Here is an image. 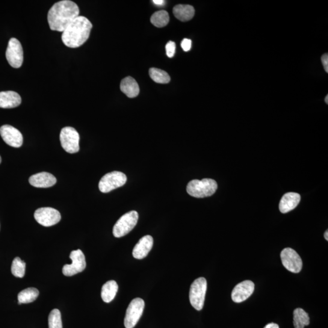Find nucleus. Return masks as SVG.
I'll return each mask as SVG.
<instances>
[{
  "mask_svg": "<svg viewBox=\"0 0 328 328\" xmlns=\"http://www.w3.org/2000/svg\"><path fill=\"white\" fill-rule=\"evenodd\" d=\"M79 8L75 2L70 0L56 3L50 9L48 22L52 31L63 32L73 21L79 16Z\"/></svg>",
  "mask_w": 328,
  "mask_h": 328,
  "instance_id": "obj_1",
  "label": "nucleus"
},
{
  "mask_svg": "<svg viewBox=\"0 0 328 328\" xmlns=\"http://www.w3.org/2000/svg\"><path fill=\"white\" fill-rule=\"evenodd\" d=\"M92 28V23L87 18L79 16L63 32L62 41L69 48H79L87 41Z\"/></svg>",
  "mask_w": 328,
  "mask_h": 328,
  "instance_id": "obj_2",
  "label": "nucleus"
},
{
  "mask_svg": "<svg viewBox=\"0 0 328 328\" xmlns=\"http://www.w3.org/2000/svg\"><path fill=\"white\" fill-rule=\"evenodd\" d=\"M218 188L217 182L212 179H194L188 182L187 191L190 196L197 199L211 196Z\"/></svg>",
  "mask_w": 328,
  "mask_h": 328,
  "instance_id": "obj_3",
  "label": "nucleus"
},
{
  "mask_svg": "<svg viewBox=\"0 0 328 328\" xmlns=\"http://www.w3.org/2000/svg\"><path fill=\"white\" fill-rule=\"evenodd\" d=\"M208 283L205 278L200 277L191 284L189 292V299L191 306L197 311H201L205 304Z\"/></svg>",
  "mask_w": 328,
  "mask_h": 328,
  "instance_id": "obj_4",
  "label": "nucleus"
},
{
  "mask_svg": "<svg viewBox=\"0 0 328 328\" xmlns=\"http://www.w3.org/2000/svg\"><path fill=\"white\" fill-rule=\"evenodd\" d=\"M138 218L139 215L136 211L129 212L122 216L113 227L115 237L120 238L128 234L137 226Z\"/></svg>",
  "mask_w": 328,
  "mask_h": 328,
  "instance_id": "obj_5",
  "label": "nucleus"
},
{
  "mask_svg": "<svg viewBox=\"0 0 328 328\" xmlns=\"http://www.w3.org/2000/svg\"><path fill=\"white\" fill-rule=\"evenodd\" d=\"M126 176L120 171H113L103 176L99 184V188L102 193L114 190L117 188L122 187L126 182Z\"/></svg>",
  "mask_w": 328,
  "mask_h": 328,
  "instance_id": "obj_6",
  "label": "nucleus"
},
{
  "mask_svg": "<svg viewBox=\"0 0 328 328\" xmlns=\"http://www.w3.org/2000/svg\"><path fill=\"white\" fill-rule=\"evenodd\" d=\"M60 140L61 147L67 152L73 154L79 152L80 137L73 127L67 126L61 129Z\"/></svg>",
  "mask_w": 328,
  "mask_h": 328,
  "instance_id": "obj_7",
  "label": "nucleus"
},
{
  "mask_svg": "<svg viewBox=\"0 0 328 328\" xmlns=\"http://www.w3.org/2000/svg\"><path fill=\"white\" fill-rule=\"evenodd\" d=\"M144 301L140 298H135L129 303L126 309L124 325L126 328H134L143 314Z\"/></svg>",
  "mask_w": 328,
  "mask_h": 328,
  "instance_id": "obj_8",
  "label": "nucleus"
},
{
  "mask_svg": "<svg viewBox=\"0 0 328 328\" xmlns=\"http://www.w3.org/2000/svg\"><path fill=\"white\" fill-rule=\"evenodd\" d=\"M280 256L284 267L291 273H299L302 270V259L295 250L285 248L281 252Z\"/></svg>",
  "mask_w": 328,
  "mask_h": 328,
  "instance_id": "obj_9",
  "label": "nucleus"
},
{
  "mask_svg": "<svg viewBox=\"0 0 328 328\" xmlns=\"http://www.w3.org/2000/svg\"><path fill=\"white\" fill-rule=\"evenodd\" d=\"M6 57L9 64L14 69H19L23 62V50L19 40L12 38L9 41Z\"/></svg>",
  "mask_w": 328,
  "mask_h": 328,
  "instance_id": "obj_10",
  "label": "nucleus"
},
{
  "mask_svg": "<svg viewBox=\"0 0 328 328\" xmlns=\"http://www.w3.org/2000/svg\"><path fill=\"white\" fill-rule=\"evenodd\" d=\"M70 258L72 260V264L64 265L62 270L64 276L72 277L85 270L87 264L85 256L81 250L72 251L70 254Z\"/></svg>",
  "mask_w": 328,
  "mask_h": 328,
  "instance_id": "obj_11",
  "label": "nucleus"
},
{
  "mask_svg": "<svg viewBox=\"0 0 328 328\" xmlns=\"http://www.w3.org/2000/svg\"><path fill=\"white\" fill-rule=\"evenodd\" d=\"M34 218L41 226L50 227L55 225L61 220V215L55 209L42 208L35 212Z\"/></svg>",
  "mask_w": 328,
  "mask_h": 328,
  "instance_id": "obj_12",
  "label": "nucleus"
},
{
  "mask_svg": "<svg viewBox=\"0 0 328 328\" xmlns=\"http://www.w3.org/2000/svg\"><path fill=\"white\" fill-rule=\"evenodd\" d=\"M0 135L9 146L19 148L22 146L23 138L19 129L10 125H3L0 128Z\"/></svg>",
  "mask_w": 328,
  "mask_h": 328,
  "instance_id": "obj_13",
  "label": "nucleus"
},
{
  "mask_svg": "<svg viewBox=\"0 0 328 328\" xmlns=\"http://www.w3.org/2000/svg\"><path fill=\"white\" fill-rule=\"evenodd\" d=\"M255 285L250 280H245L238 284L233 289L232 299L235 303L246 301L253 293Z\"/></svg>",
  "mask_w": 328,
  "mask_h": 328,
  "instance_id": "obj_14",
  "label": "nucleus"
},
{
  "mask_svg": "<svg viewBox=\"0 0 328 328\" xmlns=\"http://www.w3.org/2000/svg\"><path fill=\"white\" fill-rule=\"evenodd\" d=\"M30 184L37 188H48L54 185L57 179L52 174L47 172L38 173L30 177Z\"/></svg>",
  "mask_w": 328,
  "mask_h": 328,
  "instance_id": "obj_15",
  "label": "nucleus"
},
{
  "mask_svg": "<svg viewBox=\"0 0 328 328\" xmlns=\"http://www.w3.org/2000/svg\"><path fill=\"white\" fill-rule=\"evenodd\" d=\"M153 246V238L152 236H143L136 245L133 250L134 258L142 259L148 255Z\"/></svg>",
  "mask_w": 328,
  "mask_h": 328,
  "instance_id": "obj_16",
  "label": "nucleus"
},
{
  "mask_svg": "<svg viewBox=\"0 0 328 328\" xmlns=\"http://www.w3.org/2000/svg\"><path fill=\"white\" fill-rule=\"evenodd\" d=\"M301 200L300 195L294 192H289L283 195L279 205V209L282 214H286L297 208Z\"/></svg>",
  "mask_w": 328,
  "mask_h": 328,
  "instance_id": "obj_17",
  "label": "nucleus"
},
{
  "mask_svg": "<svg viewBox=\"0 0 328 328\" xmlns=\"http://www.w3.org/2000/svg\"><path fill=\"white\" fill-rule=\"evenodd\" d=\"M22 103V98L15 91H8L0 92V108H14L19 106Z\"/></svg>",
  "mask_w": 328,
  "mask_h": 328,
  "instance_id": "obj_18",
  "label": "nucleus"
},
{
  "mask_svg": "<svg viewBox=\"0 0 328 328\" xmlns=\"http://www.w3.org/2000/svg\"><path fill=\"white\" fill-rule=\"evenodd\" d=\"M120 90L129 98L137 97L140 93V87L135 79L132 77H127L120 83Z\"/></svg>",
  "mask_w": 328,
  "mask_h": 328,
  "instance_id": "obj_19",
  "label": "nucleus"
},
{
  "mask_svg": "<svg viewBox=\"0 0 328 328\" xmlns=\"http://www.w3.org/2000/svg\"><path fill=\"white\" fill-rule=\"evenodd\" d=\"M173 12L177 19L181 22H187L193 19L195 11L192 6L178 5L174 7Z\"/></svg>",
  "mask_w": 328,
  "mask_h": 328,
  "instance_id": "obj_20",
  "label": "nucleus"
},
{
  "mask_svg": "<svg viewBox=\"0 0 328 328\" xmlns=\"http://www.w3.org/2000/svg\"><path fill=\"white\" fill-rule=\"evenodd\" d=\"M118 291L117 283L114 280L108 281L102 286L101 297L105 303L111 302L114 299Z\"/></svg>",
  "mask_w": 328,
  "mask_h": 328,
  "instance_id": "obj_21",
  "label": "nucleus"
},
{
  "mask_svg": "<svg viewBox=\"0 0 328 328\" xmlns=\"http://www.w3.org/2000/svg\"><path fill=\"white\" fill-rule=\"evenodd\" d=\"M39 291L34 288H29L21 291L18 295L19 304H26L34 302L37 299Z\"/></svg>",
  "mask_w": 328,
  "mask_h": 328,
  "instance_id": "obj_22",
  "label": "nucleus"
},
{
  "mask_svg": "<svg viewBox=\"0 0 328 328\" xmlns=\"http://www.w3.org/2000/svg\"><path fill=\"white\" fill-rule=\"evenodd\" d=\"M310 323L308 313L303 309L297 308L294 311V325L295 328H304Z\"/></svg>",
  "mask_w": 328,
  "mask_h": 328,
  "instance_id": "obj_23",
  "label": "nucleus"
},
{
  "mask_svg": "<svg viewBox=\"0 0 328 328\" xmlns=\"http://www.w3.org/2000/svg\"><path fill=\"white\" fill-rule=\"evenodd\" d=\"M169 20V15L165 11L156 12L151 17V22L157 28H163L167 26Z\"/></svg>",
  "mask_w": 328,
  "mask_h": 328,
  "instance_id": "obj_24",
  "label": "nucleus"
},
{
  "mask_svg": "<svg viewBox=\"0 0 328 328\" xmlns=\"http://www.w3.org/2000/svg\"><path fill=\"white\" fill-rule=\"evenodd\" d=\"M150 78L158 84H166L170 82V77L165 71L152 68L149 70Z\"/></svg>",
  "mask_w": 328,
  "mask_h": 328,
  "instance_id": "obj_25",
  "label": "nucleus"
},
{
  "mask_svg": "<svg viewBox=\"0 0 328 328\" xmlns=\"http://www.w3.org/2000/svg\"><path fill=\"white\" fill-rule=\"evenodd\" d=\"M26 271V263L22 261L19 257H16L13 260L11 267V273L16 277L23 278L25 276Z\"/></svg>",
  "mask_w": 328,
  "mask_h": 328,
  "instance_id": "obj_26",
  "label": "nucleus"
},
{
  "mask_svg": "<svg viewBox=\"0 0 328 328\" xmlns=\"http://www.w3.org/2000/svg\"><path fill=\"white\" fill-rule=\"evenodd\" d=\"M49 328H63L61 313L57 309H53L48 317Z\"/></svg>",
  "mask_w": 328,
  "mask_h": 328,
  "instance_id": "obj_27",
  "label": "nucleus"
},
{
  "mask_svg": "<svg viewBox=\"0 0 328 328\" xmlns=\"http://www.w3.org/2000/svg\"><path fill=\"white\" fill-rule=\"evenodd\" d=\"M165 49H166V53L168 57L172 58L174 55V54H175V43L173 42L172 41H168L166 46H165Z\"/></svg>",
  "mask_w": 328,
  "mask_h": 328,
  "instance_id": "obj_28",
  "label": "nucleus"
},
{
  "mask_svg": "<svg viewBox=\"0 0 328 328\" xmlns=\"http://www.w3.org/2000/svg\"><path fill=\"white\" fill-rule=\"evenodd\" d=\"M181 47L182 49L185 52L190 51L191 48V40L188 39V38H184V39L182 41Z\"/></svg>",
  "mask_w": 328,
  "mask_h": 328,
  "instance_id": "obj_29",
  "label": "nucleus"
},
{
  "mask_svg": "<svg viewBox=\"0 0 328 328\" xmlns=\"http://www.w3.org/2000/svg\"><path fill=\"white\" fill-rule=\"evenodd\" d=\"M321 60L322 63H323L325 72H326L327 73H328V54H325L323 56H322Z\"/></svg>",
  "mask_w": 328,
  "mask_h": 328,
  "instance_id": "obj_30",
  "label": "nucleus"
},
{
  "mask_svg": "<svg viewBox=\"0 0 328 328\" xmlns=\"http://www.w3.org/2000/svg\"><path fill=\"white\" fill-rule=\"evenodd\" d=\"M264 328H280L279 325L274 323H271L266 325Z\"/></svg>",
  "mask_w": 328,
  "mask_h": 328,
  "instance_id": "obj_31",
  "label": "nucleus"
},
{
  "mask_svg": "<svg viewBox=\"0 0 328 328\" xmlns=\"http://www.w3.org/2000/svg\"><path fill=\"white\" fill-rule=\"evenodd\" d=\"M154 4L158 6H162L164 5L165 2L164 0H154L153 1Z\"/></svg>",
  "mask_w": 328,
  "mask_h": 328,
  "instance_id": "obj_32",
  "label": "nucleus"
},
{
  "mask_svg": "<svg viewBox=\"0 0 328 328\" xmlns=\"http://www.w3.org/2000/svg\"><path fill=\"white\" fill-rule=\"evenodd\" d=\"M324 238L326 239V241H328V232L327 230H326V232L324 233Z\"/></svg>",
  "mask_w": 328,
  "mask_h": 328,
  "instance_id": "obj_33",
  "label": "nucleus"
},
{
  "mask_svg": "<svg viewBox=\"0 0 328 328\" xmlns=\"http://www.w3.org/2000/svg\"><path fill=\"white\" fill-rule=\"evenodd\" d=\"M324 101H325V102L326 103V104H328V96L327 95L326 96V97H325Z\"/></svg>",
  "mask_w": 328,
  "mask_h": 328,
  "instance_id": "obj_34",
  "label": "nucleus"
},
{
  "mask_svg": "<svg viewBox=\"0 0 328 328\" xmlns=\"http://www.w3.org/2000/svg\"><path fill=\"white\" fill-rule=\"evenodd\" d=\"M2 162V158L1 156H0V164H1Z\"/></svg>",
  "mask_w": 328,
  "mask_h": 328,
  "instance_id": "obj_35",
  "label": "nucleus"
}]
</instances>
